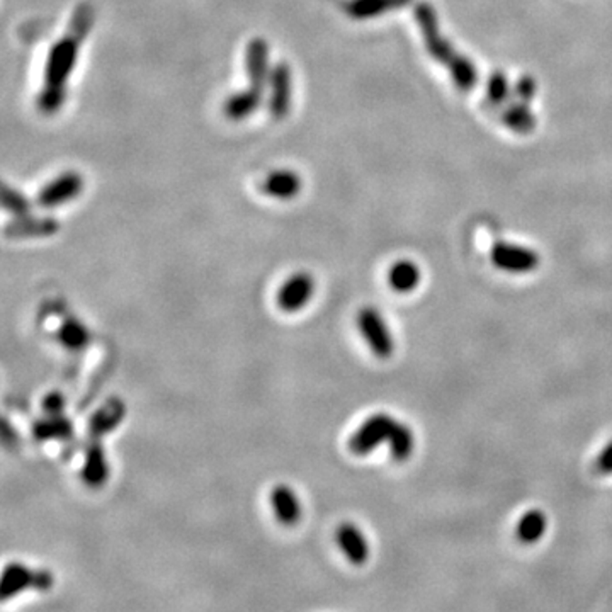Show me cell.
Segmentation results:
<instances>
[{
    "instance_id": "obj_1",
    "label": "cell",
    "mask_w": 612,
    "mask_h": 612,
    "mask_svg": "<svg viewBox=\"0 0 612 612\" xmlns=\"http://www.w3.org/2000/svg\"><path fill=\"white\" fill-rule=\"evenodd\" d=\"M85 36L67 29V35L54 41L48 52L43 87H41L36 106L43 114H54L64 106L67 97V82L74 74L79 60V50Z\"/></svg>"
},
{
    "instance_id": "obj_2",
    "label": "cell",
    "mask_w": 612,
    "mask_h": 612,
    "mask_svg": "<svg viewBox=\"0 0 612 612\" xmlns=\"http://www.w3.org/2000/svg\"><path fill=\"white\" fill-rule=\"evenodd\" d=\"M417 17H419L420 27H424L430 54L449 67L448 70L453 72L454 80L461 89H469L475 84V72L471 65L466 62L465 58L456 56L453 48L448 46L444 40H440L439 33L436 29L438 26H434V15L427 7H419Z\"/></svg>"
},
{
    "instance_id": "obj_3",
    "label": "cell",
    "mask_w": 612,
    "mask_h": 612,
    "mask_svg": "<svg viewBox=\"0 0 612 612\" xmlns=\"http://www.w3.org/2000/svg\"><path fill=\"white\" fill-rule=\"evenodd\" d=\"M54 586V575L48 570H31L23 563H9L0 578V599L9 600L26 588L46 592Z\"/></svg>"
},
{
    "instance_id": "obj_4",
    "label": "cell",
    "mask_w": 612,
    "mask_h": 612,
    "mask_svg": "<svg viewBox=\"0 0 612 612\" xmlns=\"http://www.w3.org/2000/svg\"><path fill=\"white\" fill-rule=\"evenodd\" d=\"M358 327L360 333L366 341V344L371 349L374 356L378 360H388L393 354V337L390 333V329L386 325L383 315L373 308V306H364L358 315Z\"/></svg>"
},
{
    "instance_id": "obj_5",
    "label": "cell",
    "mask_w": 612,
    "mask_h": 612,
    "mask_svg": "<svg viewBox=\"0 0 612 612\" xmlns=\"http://www.w3.org/2000/svg\"><path fill=\"white\" fill-rule=\"evenodd\" d=\"M395 424L397 420L388 413H374L350 436L349 451L356 456L373 453L381 442H388Z\"/></svg>"
},
{
    "instance_id": "obj_6",
    "label": "cell",
    "mask_w": 612,
    "mask_h": 612,
    "mask_svg": "<svg viewBox=\"0 0 612 612\" xmlns=\"http://www.w3.org/2000/svg\"><path fill=\"white\" fill-rule=\"evenodd\" d=\"M82 191H84V177L75 171H67L56 175L46 186L41 187L36 196V202L41 208L52 210L79 198Z\"/></svg>"
},
{
    "instance_id": "obj_7",
    "label": "cell",
    "mask_w": 612,
    "mask_h": 612,
    "mask_svg": "<svg viewBox=\"0 0 612 612\" xmlns=\"http://www.w3.org/2000/svg\"><path fill=\"white\" fill-rule=\"evenodd\" d=\"M269 113L276 120H284L290 114L293 103V74L288 64L281 62L269 75Z\"/></svg>"
},
{
    "instance_id": "obj_8",
    "label": "cell",
    "mask_w": 612,
    "mask_h": 612,
    "mask_svg": "<svg viewBox=\"0 0 612 612\" xmlns=\"http://www.w3.org/2000/svg\"><path fill=\"white\" fill-rule=\"evenodd\" d=\"M492 262L507 272L526 274L539 266V255L516 243H497L492 251Z\"/></svg>"
},
{
    "instance_id": "obj_9",
    "label": "cell",
    "mask_w": 612,
    "mask_h": 612,
    "mask_svg": "<svg viewBox=\"0 0 612 612\" xmlns=\"http://www.w3.org/2000/svg\"><path fill=\"white\" fill-rule=\"evenodd\" d=\"M315 293V281L306 274L298 272L281 286L278 291V306L284 313H294L303 310Z\"/></svg>"
},
{
    "instance_id": "obj_10",
    "label": "cell",
    "mask_w": 612,
    "mask_h": 612,
    "mask_svg": "<svg viewBox=\"0 0 612 612\" xmlns=\"http://www.w3.org/2000/svg\"><path fill=\"white\" fill-rule=\"evenodd\" d=\"M60 230V223L52 216H15L7 227L5 237L7 239H44L52 237Z\"/></svg>"
},
{
    "instance_id": "obj_11",
    "label": "cell",
    "mask_w": 612,
    "mask_h": 612,
    "mask_svg": "<svg viewBox=\"0 0 612 612\" xmlns=\"http://www.w3.org/2000/svg\"><path fill=\"white\" fill-rule=\"evenodd\" d=\"M245 70L251 82V87L255 91L264 93L269 84V46L264 38H253L245 50Z\"/></svg>"
},
{
    "instance_id": "obj_12",
    "label": "cell",
    "mask_w": 612,
    "mask_h": 612,
    "mask_svg": "<svg viewBox=\"0 0 612 612\" xmlns=\"http://www.w3.org/2000/svg\"><path fill=\"white\" fill-rule=\"evenodd\" d=\"M335 543L344 553L347 561L360 567L370 558V543L360 528L352 522H344L335 531Z\"/></svg>"
},
{
    "instance_id": "obj_13",
    "label": "cell",
    "mask_w": 612,
    "mask_h": 612,
    "mask_svg": "<svg viewBox=\"0 0 612 612\" xmlns=\"http://www.w3.org/2000/svg\"><path fill=\"white\" fill-rule=\"evenodd\" d=\"M82 479L87 487L99 489L109 479V466H107L104 448L99 439H91L85 454H84V466H82Z\"/></svg>"
},
{
    "instance_id": "obj_14",
    "label": "cell",
    "mask_w": 612,
    "mask_h": 612,
    "mask_svg": "<svg viewBox=\"0 0 612 612\" xmlns=\"http://www.w3.org/2000/svg\"><path fill=\"white\" fill-rule=\"evenodd\" d=\"M124 417H126V405L120 399L107 400L106 403L99 410H95L89 419L87 430L91 439H101L103 436L113 432L124 420Z\"/></svg>"
},
{
    "instance_id": "obj_15",
    "label": "cell",
    "mask_w": 612,
    "mask_h": 612,
    "mask_svg": "<svg viewBox=\"0 0 612 612\" xmlns=\"http://www.w3.org/2000/svg\"><path fill=\"white\" fill-rule=\"evenodd\" d=\"M301 177L291 169H280L274 173H267L261 191L274 200H293L301 191Z\"/></svg>"
},
{
    "instance_id": "obj_16",
    "label": "cell",
    "mask_w": 612,
    "mask_h": 612,
    "mask_svg": "<svg viewBox=\"0 0 612 612\" xmlns=\"http://www.w3.org/2000/svg\"><path fill=\"white\" fill-rule=\"evenodd\" d=\"M269 502L274 510L276 519L280 520L282 526H294L301 518V504L293 489L288 485H276L271 490Z\"/></svg>"
},
{
    "instance_id": "obj_17",
    "label": "cell",
    "mask_w": 612,
    "mask_h": 612,
    "mask_svg": "<svg viewBox=\"0 0 612 612\" xmlns=\"http://www.w3.org/2000/svg\"><path fill=\"white\" fill-rule=\"evenodd\" d=\"M74 422L65 417L64 413L60 415H46L40 420L33 424V438L38 442H48V440H68L74 438Z\"/></svg>"
},
{
    "instance_id": "obj_18",
    "label": "cell",
    "mask_w": 612,
    "mask_h": 612,
    "mask_svg": "<svg viewBox=\"0 0 612 612\" xmlns=\"http://www.w3.org/2000/svg\"><path fill=\"white\" fill-rule=\"evenodd\" d=\"M264 101V93L249 87L247 91L232 94L225 101L223 113L230 121L247 120L259 109Z\"/></svg>"
},
{
    "instance_id": "obj_19",
    "label": "cell",
    "mask_w": 612,
    "mask_h": 612,
    "mask_svg": "<svg viewBox=\"0 0 612 612\" xmlns=\"http://www.w3.org/2000/svg\"><path fill=\"white\" fill-rule=\"evenodd\" d=\"M420 278V269L412 261H399L388 272V282L397 293H410L419 286Z\"/></svg>"
},
{
    "instance_id": "obj_20",
    "label": "cell",
    "mask_w": 612,
    "mask_h": 612,
    "mask_svg": "<svg viewBox=\"0 0 612 612\" xmlns=\"http://www.w3.org/2000/svg\"><path fill=\"white\" fill-rule=\"evenodd\" d=\"M58 339L67 349L77 352V350H84L91 344V332L80 320L68 317L60 325Z\"/></svg>"
},
{
    "instance_id": "obj_21",
    "label": "cell",
    "mask_w": 612,
    "mask_h": 612,
    "mask_svg": "<svg viewBox=\"0 0 612 612\" xmlns=\"http://www.w3.org/2000/svg\"><path fill=\"white\" fill-rule=\"evenodd\" d=\"M548 519L541 510H529L520 518L518 524V538L526 545H533L539 541L546 533Z\"/></svg>"
},
{
    "instance_id": "obj_22",
    "label": "cell",
    "mask_w": 612,
    "mask_h": 612,
    "mask_svg": "<svg viewBox=\"0 0 612 612\" xmlns=\"http://www.w3.org/2000/svg\"><path fill=\"white\" fill-rule=\"evenodd\" d=\"M388 442H390V453L397 461H405L412 456L413 448H415V436H413V430L410 427L397 420Z\"/></svg>"
},
{
    "instance_id": "obj_23",
    "label": "cell",
    "mask_w": 612,
    "mask_h": 612,
    "mask_svg": "<svg viewBox=\"0 0 612 612\" xmlns=\"http://www.w3.org/2000/svg\"><path fill=\"white\" fill-rule=\"evenodd\" d=\"M2 208L13 213L14 216H25V214L31 213V201L27 200L21 191L4 184L2 186Z\"/></svg>"
},
{
    "instance_id": "obj_24",
    "label": "cell",
    "mask_w": 612,
    "mask_h": 612,
    "mask_svg": "<svg viewBox=\"0 0 612 612\" xmlns=\"http://www.w3.org/2000/svg\"><path fill=\"white\" fill-rule=\"evenodd\" d=\"M65 405H67V401L60 391H50L41 401L43 412L46 415H60V413L65 412Z\"/></svg>"
},
{
    "instance_id": "obj_25",
    "label": "cell",
    "mask_w": 612,
    "mask_h": 612,
    "mask_svg": "<svg viewBox=\"0 0 612 612\" xmlns=\"http://www.w3.org/2000/svg\"><path fill=\"white\" fill-rule=\"evenodd\" d=\"M597 468L600 473H612V442L600 453L597 458Z\"/></svg>"
}]
</instances>
